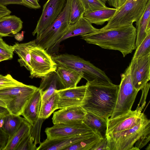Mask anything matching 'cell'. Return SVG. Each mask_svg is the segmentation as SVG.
Masks as SVG:
<instances>
[{
    "label": "cell",
    "mask_w": 150,
    "mask_h": 150,
    "mask_svg": "<svg viewBox=\"0 0 150 150\" xmlns=\"http://www.w3.org/2000/svg\"><path fill=\"white\" fill-rule=\"evenodd\" d=\"M89 44L105 49L117 50L125 57L136 48V28L131 24L81 35Z\"/></svg>",
    "instance_id": "6da1fadb"
},
{
    "label": "cell",
    "mask_w": 150,
    "mask_h": 150,
    "mask_svg": "<svg viewBox=\"0 0 150 150\" xmlns=\"http://www.w3.org/2000/svg\"><path fill=\"white\" fill-rule=\"evenodd\" d=\"M86 91L81 106L86 112L108 120L116 104L119 85L87 82Z\"/></svg>",
    "instance_id": "7a4b0ae2"
},
{
    "label": "cell",
    "mask_w": 150,
    "mask_h": 150,
    "mask_svg": "<svg viewBox=\"0 0 150 150\" xmlns=\"http://www.w3.org/2000/svg\"><path fill=\"white\" fill-rule=\"evenodd\" d=\"M52 57L57 67H64L77 71L88 83L105 85L113 83L104 71L79 56L66 53Z\"/></svg>",
    "instance_id": "3957f363"
},
{
    "label": "cell",
    "mask_w": 150,
    "mask_h": 150,
    "mask_svg": "<svg viewBox=\"0 0 150 150\" xmlns=\"http://www.w3.org/2000/svg\"><path fill=\"white\" fill-rule=\"evenodd\" d=\"M150 133V120L145 115L140 122L127 130L106 135L107 150H130L143 135Z\"/></svg>",
    "instance_id": "277c9868"
},
{
    "label": "cell",
    "mask_w": 150,
    "mask_h": 150,
    "mask_svg": "<svg viewBox=\"0 0 150 150\" xmlns=\"http://www.w3.org/2000/svg\"><path fill=\"white\" fill-rule=\"evenodd\" d=\"M71 0H67L62 12L46 29L36 36V44L46 50L56 44L67 30L69 24Z\"/></svg>",
    "instance_id": "5b68a950"
},
{
    "label": "cell",
    "mask_w": 150,
    "mask_h": 150,
    "mask_svg": "<svg viewBox=\"0 0 150 150\" xmlns=\"http://www.w3.org/2000/svg\"><path fill=\"white\" fill-rule=\"evenodd\" d=\"M38 88L22 83L0 90V100L5 104L10 113L21 115L27 102Z\"/></svg>",
    "instance_id": "8992f818"
},
{
    "label": "cell",
    "mask_w": 150,
    "mask_h": 150,
    "mask_svg": "<svg viewBox=\"0 0 150 150\" xmlns=\"http://www.w3.org/2000/svg\"><path fill=\"white\" fill-rule=\"evenodd\" d=\"M149 0H127L116 8L113 16L100 30L120 27L136 22L143 13Z\"/></svg>",
    "instance_id": "52a82bcc"
},
{
    "label": "cell",
    "mask_w": 150,
    "mask_h": 150,
    "mask_svg": "<svg viewBox=\"0 0 150 150\" xmlns=\"http://www.w3.org/2000/svg\"><path fill=\"white\" fill-rule=\"evenodd\" d=\"M115 106L110 118L125 114L131 110L139 91L133 85L129 66L121 75Z\"/></svg>",
    "instance_id": "ba28073f"
},
{
    "label": "cell",
    "mask_w": 150,
    "mask_h": 150,
    "mask_svg": "<svg viewBox=\"0 0 150 150\" xmlns=\"http://www.w3.org/2000/svg\"><path fill=\"white\" fill-rule=\"evenodd\" d=\"M30 52L32 68L30 77L42 79L56 71L57 64L45 50L36 44L30 49Z\"/></svg>",
    "instance_id": "9c48e42d"
},
{
    "label": "cell",
    "mask_w": 150,
    "mask_h": 150,
    "mask_svg": "<svg viewBox=\"0 0 150 150\" xmlns=\"http://www.w3.org/2000/svg\"><path fill=\"white\" fill-rule=\"evenodd\" d=\"M129 66L133 85L139 91L150 80V53L132 59Z\"/></svg>",
    "instance_id": "30bf717a"
},
{
    "label": "cell",
    "mask_w": 150,
    "mask_h": 150,
    "mask_svg": "<svg viewBox=\"0 0 150 150\" xmlns=\"http://www.w3.org/2000/svg\"><path fill=\"white\" fill-rule=\"evenodd\" d=\"M67 0H48L43 6L42 12L32 32L38 35L48 28L56 19L65 6Z\"/></svg>",
    "instance_id": "8fae6325"
},
{
    "label": "cell",
    "mask_w": 150,
    "mask_h": 150,
    "mask_svg": "<svg viewBox=\"0 0 150 150\" xmlns=\"http://www.w3.org/2000/svg\"><path fill=\"white\" fill-rule=\"evenodd\" d=\"M142 111L136 109L107 120L106 135L125 130L138 124L145 116Z\"/></svg>",
    "instance_id": "7c38bea8"
},
{
    "label": "cell",
    "mask_w": 150,
    "mask_h": 150,
    "mask_svg": "<svg viewBox=\"0 0 150 150\" xmlns=\"http://www.w3.org/2000/svg\"><path fill=\"white\" fill-rule=\"evenodd\" d=\"M99 29L93 27L92 24L82 16L74 23L69 25L68 29L63 37L55 45L46 50L52 57L58 54L60 43L69 38L98 32Z\"/></svg>",
    "instance_id": "4fadbf2b"
},
{
    "label": "cell",
    "mask_w": 150,
    "mask_h": 150,
    "mask_svg": "<svg viewBox=\"0 0 150 150\" xmlns=\"http://www.w3.org/2000/svg\"><path fill=\"white\" fill-rule=\"evenodd\" d=\"M92 132H93L83 122L77 124H55L45 130L47 139L79 135Z\"/></svg>",
    "instance_id": "5bb4252c"
},
{
    "label": "cell",
    "mask_w": 150,
    "mask_h": 150,
    "mask_svg": "<svg viewBox=\"0 0 150 150\" xmlns=\"http://www.w3.org/2000/svg\"><path fill=\"white\" fill-rule=\"evenodd\" d=\"M86 88V84L56 91L58 96V109L81 106L84 99Z\"/></svg>",
    "instance_id": "9a60e30c"
},
{
    "label": "cell",
    "mask_w": 150,
    "mask_h": 150,
    "mask_svg": "<svg viewBox=\"0 0 150 150\" xmlns=\"http://www.w3.org/2000/svg\"><path fill=\"white\" fill-rule=\"evenodd\" d=\"M86 111L81 106H71L60 109L53 113V124H73L83 122Z\"/></svg>",
    "instance_id": "2e32d148"
},
{
    "label": "cell",
    "mask_w": 150,
    "mask_h": 150,
    "mask_svg": "<svg viewBox=\"0 0 150 150\" xmlns=\"http://www.w3.org/2000/svg\"><path fill=\"white\" fill-rule=\"evenodd\" d=\"M95 134L92 132L79 135L46 139L40 143L37 150H64L67 147Z\"/></svg>",
    "instance_id": "e0dca14e"
},
{
    "label": "cell",
    "mask_w": 150,
    "mask_h": 150,
    "mask_svg": "<svg viewBox=\"0 0 150 150\" xmlns=\"http://www.w3.org/2000/svg\"><path fill=\"white\" fill-rule=\"evenodd\" d=\"M41 79L38 88L41 93L42 103L49 99L56 91L64 89L56 71L50 73Z\"/></svg>",
    "instance_id": "ac0fdd59"
},
{
    "label": "cell",
    "mask_w": 150,
    "mask_h": 150,
    "mask_svg": "<svg viewBox=\"0 0 150 150\" xmlns=\"http://www.w3.org/2000/svg\"><path fill=\"white\" fill-rule=\"evenodd\" d=\"M41 104V93L38 88L27 102L21 115L32 126L39 118Z\"/></svg>",
    "instance_id": "d6986e66"
},
{
    "label": "cell",
    "mask_w": 150,
    "mask_h": 150,
    "mask_svg": "<svg viewBox=\"0 0 150 150\" xmlns=\"http://www.w3.org/2000/svg\"><path fill=\"white\" fill-rule=\"evenodd\" d=\"M23 22L14 15H8L0 18V36H9L15 35L22 29Z\"/></svg>",
    "instance_id": "ffe728a7"
},
{
    "label": "cell",
    "mask_w": 150,
    "mask_h": 150,
    "mask_svg": "<svg viewBox=\"0 0 150 150\" xmlns=\"http://www.w3.org/2000/svg\"><path fill=\"white\" fill-rule=\"evenodd\" d=\"M150 0H149L143 13L136 23V48L139 46L146 37L150 33Z\"/></svg>",
    "instance_id": "44dd1931"
},
{
    "label": "cell",
    "mask_w": 150,
    "mask_h": 150,
    "mask_svg": "<svg viewBox=\"0 0 150 150\" xmlns=\"http://www.w3.org/2000/svg\"><path fill=\"white\" fill-rule=\"evenodd\" d=\"M36 45L35 40L29 42L22 43H16L12 46L13 52L18 54L19 58L18 62L21 67H24L29 71H32L31 63L30 49Z\"/></svg>",
    "instance_id": "7402d4cb"
},
{
    "label": "cell",
    "mask_w": 150,
    "mask_h": 150,
    "mask_svg": "<svg viewBox=\"0 0 150 150\" xmlns=\"http://www.w3.org/2000/svg\"><path fill=\"white\" fill-rule=\"evenodd\" d=\"M56 71L64 89L76 86L82 78L77 71L64 67H57Z\"/></svg>",
    "instance_id": "603a6c76"
},
{
    "label": "cell",
    "mask_w": 150,
    "mask_h": 150,
    "mask_svg": "<svg viewBox=\"0 0 150 150\" xmlns=\"http://www.w3.org/2000/svg\"><path fill=\"white\" fill-rule=\"evenodd\" d=\"M116 10L115 8L107 7L92 11L85 12L83 16L91 24L102 25L110 20Z\"/></svg>",
    "instance_id": "cb8c5ba5"
},
{
    "label": "cell",
    "mask_w": 150,
    "mask_h": 150,
    "mask_svg": "<svg viewBox=\"0 0 150 150\" xmlns=\"http://www.w3.org/2000/svg\"><path fill=\"white\" fill-rule=\"evenodd\" d=\"M108 120L86 111L83 122L96 134L102 138L106 137Z\"/></svg>",
    "instance_id": "d4e9b609"
},
{
    "label": "cell",
    "mask_w": 150,
    "mask_h": 150,
    "mask_svg": "<svg viewBox=\"0 0 150 150\" xmlns=\"http://www.w3.org/2000/svg\"><path fill=\"white\" fill-rule=\"evenodd\" d=\"M3 121L1 128L3 131L10 138L21 126L25 119L20 115H17L9 113L7 114L2 118Z\"/></svg>",
    "instance_id": "484cf974"
},
{
    "label": "cell",
    "mask_w": 150,
    "mask_h": 150,
    "mask_svg": "<svg viewBox=\"0 0 150 150\" xmlns=\"http://www.w3.org/2000/svg\"><path fill=\"white\" fill-rule=\"evenodd\" d=\"M31 127V125L25 119L19 129L8 139L3 150H15L23 139L30 132Z\"/></svg>",
    "instance_id": "4316f807"
},
{
    "label": "cell",
    "mask_w": 150,
    "mask_h": 150,
    "mask_svg": "<svg viewBox=\"0 0 150 150\" xmlns=\"http://www.w3.org/2000/svg\"><path fill=\"white\" fill-rule=\"evenodd\" d=\"M58 107V96L55 93L45 102L42 103L39 118L44 120L48 118Z\"/></svg>",
    "instance_id": "83f0119b"
},
{
    "label": "cell",
    "mask_w": 150,
    "mask_h": 150,
    "mask_svg": "<svg viewBox=\"0 0 150 150\" xmlns=\"http://www.w3.org/2000/svg\"><path fill=\"white\" fill-rule=\"evenodd\" d=\"M102 138L97 134L81 140L65 148L64 150H91Z\"/></svg>",
    "instance_id": "f1b7e54d"
},
{
    "label": "cell",
    "mask_w": 150,
    "mask_h": 150,
    "mask_svg": "<svg viewBox=\"0 0 150 150\" xmlns=\"http://www.w3.org/2000/svg\"><path fill=\"white\" fill-rule=\"evenodd\" d=\"M85 11L79 0H71L70 5L69 24L76 22L83 15Z\"/></svg>",
    "instance_id": "f546056e"
},
{
    "label": "cell",
    "mask_w": 150,
    "mask_h": 150,
    "mask_svg": "<svg viewBox=\"0 0 150 150\" xmlns=\"http://www.w3.org/2000/svg\"><path fill=\"white\" fill-rule=\"evenodd\" d=\"M85 12L92 11L106 7V3L103 0H79Z\"/></svg>",
    "instance_id": "4dcf8cb0"
},
{
    "label": "cell",
    "mask_w": 150,
    "mask_h": 150,
    "mask_svg": "<svg viewBox=\"0 0 150 150\" xmlns=\"http://www.w3.org/2000/svg\"><path fill=\"white\" fill-rule=\"evenodd\" d=\"M135 49L132 59L137 58L150 53V33Z\"/></svg>",
    "instance_id": "1f68e13d"
},
{
    "label": "cell",
    "mask_w": 150,
    "mask_h": 150,
    "mask_svg": "<svg viewBox=\"0 0 150 150\" xmlns=\"http://www.w3.org/2000/svg\"><path fill=\"white\" fill-rule=\"evenodd\" d=\"M37 148L30 132L23 139L15 150H37Z\"/></svg>",
    "instance_id": "d6a6232c"
},
{
    "label": "cell",
    "mask_w": 150,
    "mask_h": 150,
    "mask_svg": "<svg viewBox=\"0 0 150 150\" xmlns=\"http://www.w3.org/2000/svg\"><path fill=\"white\" fill-rule=\"evenodd\" d=\"M13 53L12 46L6 44L0 36V54L6 60H11L13 58Z\"/></svg>",
    "instance_id": "836d02e7"
},
{
    "label": "cell",
    "mask_w": 150,
    "mask_h": 150,
    "mask_svg": "<svg viewBox=\"0 0 150 150\" xmlns=\"http://www.w3.org/2000/svg\"><path fill=\"white\" fill-rule=\"evenodd\" d=\"M44 120L39 118L33 126H31L30 133L34 139V143L35 145L40 144V132L42 122Z\"/></svg>",
    "instance_id": "e575fe53"
},
{
    "label": "cell",
    "mask_w": 150,
    "mask_h": 150,
    "mask_svg": "<svg viewBox=\"0 0 150 150\" xmlns=\"http://www.w3.org/2000/svg\"><path fill=\"white\" fill-rule=\"evenodd\" d=\"M150 83H147L141 89L142 91V96L136 109L142 111L145 107L146 103V99Z\"/></svg>",
    "instance_id": "d590c367"
},
{
    "label": "cell",
    "mask_w": 150,
    "mask_h": 150,
    "mask_svg": "<svg viewBox=\"0 0 150 150\" xmlns=\"http://www.w3.org/2000/svg\"><path fill=\"white\" fill-rule=\"evenodd\" d=\"M150 133L141 136L135 142V147L140 150L145 146L150 140Z\"/></svg>",
    "instance_id": "8d00e7d4"
},
{
    "label": "cell",
    "mask_w": 150,
    "mask_h": 150,
    "mask_svg": "<svg viewBox=\"0 0 150 150\" xmlns=\"http://www.w3.org/2000/svg\"><path fill=\"white\" fill-rule=\"evenodd\" d=\"M23 5L31 9H38L41 6L39 0H22Z\"/></svg>",
    "instance_id": "74e56055"
},
{
    "label": "cell",
    "mask_w": 150,
    "mask_h": 150,
    "mask_svg": "<svg viewBox=\"0 0 150 150\" xmlns=\"http://www.w3.org/2000/svg\"><path fill=\"white\" fill-rule=\"evenodd\" d=\"M107 141L106 137L102 138L93 146L91 150H107Z\"/></svg>",
    "instance_id": "f35d334b"
},
{
    "label": "cell",
    "mask_w": 150,
    "mask_h": 150,
    "mask_svg": "<svg viewBox=\"0 0 150 150\" xmlns=\"http://www.w3.org/2000/svg\"><path fill=\"white\" fill-rule=\"evenodd\" d=\"M15 79L13 80L0 81V90L21 83Z\"/></svg>",
    "instance_id": "ab89813d"
},
{
    "label": "cell",
    "mask_w": 150,
    "mask_h": 150,
    "mask_svg": "<svg viewBox=\"0 0 150 150\" xmlns=\"http://www.w3.org/2000/svg\"><path fill=\"white\" fill-rule=\"evenodd\" d=\"M8 138V135L0 127V150H3L7 143Z\"/></svg>",
    "instance_id": "60d3db41"
},
{
    "label": "cell",
    "mask_w": 150,
    "mask_h": 150,
    "mask_svg": "<svg viewBox=\"0 0 150 150\" xmlns=\"http://www.w3.org/2000/svg\"><path fill=\"white\" fill-rule=\"evenodd\" d=\"M10 4H17L23 5L22 0H0V5L5 6Z\"/></svg>",
    "instance_id": "b9f144b4"
},
{
    "label": "cell",
    "mask_w": 150,
    "mask_h": 150,
    "mask_svg": "<svg viewBox=\"0 0 150 150\" xmlns=\"http://www.w3.org/2000/svg\"><path fill=\"white\" fill-rule=\"evenodd\" d=\"M11 13V11L6 6L0 5V18L4 16L10 15Z\"/></svg>",
    "instance_id": "7bdbcfd3"
},
{
    "label": "cell",
    "mask_w": 150,
    "mask_h": 150,
    "mask_svg": "<svg viewBox=\"0 0 150 150\" xmlns=\"http://www.w3.org/2000/svg\"><path fill=\"white\" fill-rule=\"evenodd\" d=\"M14 79L10 74H7L5 76L0 74V81L13 80Z\"/></svg>",
    "instance_id": "ee69618b"
},
{
    "label": "cell",
    "mask_w": 150,
    "mask_h": 150,
    "mask_svg": "<svg viewBox=\"0 0 150 150\" xmlns=\"http://www.w3.org/2000/svg\"><path fill=\"white\" fill-rule=\"evenodd\" d=\"M108 3L110 6H113L115 8H117V0H109Z\"/></svg>",
    "instance_id": "f6af8a7d"
},
{
    "label": "cell",
    "mask_w": 150,
    "mask_h": 150,
    "mask_svg": "<svg viewBox=\"0 0 150 150\" xmlns=\"http://www.w3.org/2000/svg\"><path fill=\"white\" fill-rule=\"evenodd\" d=\"M127 0H117V7L118 8L124 4Z\"/></svg>",
    "instance_id": "bcb514c9"
},
{
    "label": "cell",
    "mask_w": 150,
    "mask_h": 150,
    "mask_svg": "<svg viewBox=\"0 0 150 150\" xmlns=\"http://www.w3.org/2000/svg\"><path fill=\"white\" fill-rule=\"evenodd\" d=\"M0 113H8L9 112L6 108L0 106Z\"/></svg>",
    "instance_id": "7dc6e473"
},
{
    "label": "cell",
    "mask_w": 150,
    "mask_h": 150,
    "mask_svg": "<svg viewBox=\"0 0 150 150\" xmlns=\"http://www.w3.org/2000/svg\"><path fill=\"white\" fill-rule=\"evenodd\" d=\"M0 106L4 107L6 109L5 104L1 100H0Z\"/></svg>",
    "instance_id": "c3c4849f"
},
{
    "label": "cell",
    "mask_w": 150,
    "mask_h": 150,
    "mask_svg": "<svg viewBox=\"0 0 150 150\" xmlns=\"http://www.w3.org/2000/svg\"><path fill=\"white\" fill-rule=\"evenodd\" d=\"M4 60H6V59L0 54V62Z\"/></svg>",
    "instance_id": "681fc988"
},
{
    "label": "cell",
    "mask_w": 150,
    "mask_h": 150,
    "mask_svg": "<svg viewBox=\"0 0 150 150\" xmlns=\"http://www.w3.org/2000/svg\"><path fill=\"white\" fill-rule=\"evenodd\" d=\"M6 113H0V120L2 118Z\"/></svg>",
    "instance_id": "f907efd6"
},
{
    "label": "cell",
    "mask_w": 150,
    "mask_h": 150,
    "mask_svg": "<svg viewBox=\"0 0 150 150\" xmlns=\"http://www.w3.org/2000/svg\"><path fill=\"white\" fill-rule=\"evenodd\" d=\"M103 1H105V2H107L108 3L109 1V0H103Z\"/></svg>",
    "instance_id": "816d5d0a"
}]
</instances>
